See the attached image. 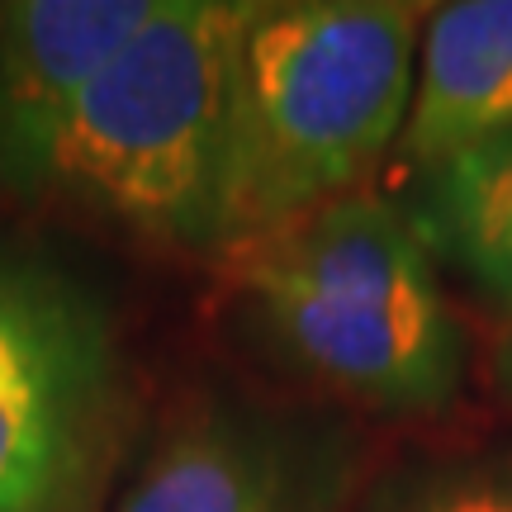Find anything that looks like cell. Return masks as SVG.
<instances>
[{"label": "cell", "instance_id": "cell-8", "mask_svg": "<svg viewBox=\"0 0 512 512\" xmlns=\"http://www.w3.org/2000/svg\"><path fill=\"white\" fill-rule=\"evenodd\" d=\"M413 223L427 247L446 252L479 290L512 309V128L427 166Z\"/></svg>", "mask_w": 512, "mask_h": 512}, {"label": "cell", "instance_id": "cell-5", "mask_svg": "<svg viewBox=\"0 0 512 512\" xmlns=\"http://www.w3.org/2000/svg\"><path fill=\"white\" fill-rule=\"evenodd\" d=\"M503 128H512V0L441 5L403 124L408 157L432 166Z\"/></svg>", "mask_w": 512, "mask_h": 512}, {"label": "cell", "instance_id": "cell-1", "mask_svg": "<svg viewBox=\"0 0 512 512\" xmlns=\"http://www.w3.org/2000/svg\"><path fill=\"white\" fill-rule=\"evenodd\" d=\"M422 5H247L233 57L223 247L266 238L351 195L413 105Z\"/></svg>", "mask_w": 512, "mask_h": 512}, {"label": "cell", "instance_id": "cell-9", "mask_svg": "<svg viewBox=\"0 0 512 512\" xmlns=\"http://www.w3.org/2000/svg\"><path fill=\"white\" fill-rule=\"evenodd\" d=\"M105 366L110 337L91 294L48 261L0 247V384Z\"/></svg>", "mask_w": 512, "mask_h": 512}, {"label": "cell", "instance_id": "cell-2", "mask_svg": "<svg viewBox=\"0 0 512 512\" xmlns=\"http://www.w3.org/2000/svg\"><path fill=\"white\" fill-rule=\"evenodd\" d=\"M247 5L157 0L62 128L53 190L143 238L223 247L233 57Z\"/></svg>", "mask_w": 512, "mask_h": 512}, {"label": "cell", "instance_id": "cell-6", "mask_svg": "<svg viewBox=\"0 0 512 512\" xmlns=\"http://www.w3.org/2000/svg\"><path fill=\"white\" fill-rule=\"evenodd\" d=\"M105 389L110 366L0 384V512H72L100 446Z\"/></svg>", "mask_w": 512, "mask_h": 512}, {"label": "cell", "instance_id": "cell-3", "mask_svg": "<svg viewBox=\"0 0 512 512\" xmlns=\"http://www.w3.org/2000/svg\"><path fill=\"white\" fill-rule=\"evenodd\" d=\"M238 252L261 323L304 370L375 408L451 399L460 337L399 204L342 195Z\"/></svg>", "mask_w": 512, "mask_h": 512}, {"label": "cell", "instance_id": "cell-4", "mask_svg": "<svg viewBox=\"0 0 512 512\" xmlns=\"http://www.w3.org/2000/svg\"><path fill=\"white\" fill-rule=\"evenodd\" d=\"M157 0H10L0 5V185L53 195L62 128L100 67Z\"/></svg>", "mask_w": 512, "mask_h": 512}, {"label": "cell", "instance_id": "cell-7", "mask_svg": "<svg viewBox=\"0 0 512 512\" xmlns=\"http://www.w3.org/2000/svg\"><path fill=\"white\" fill-rule=\"evenodd\" d=\"M119 512H294V475L271 432L209 418L147 465Z\"/></svg>", "mask_w": 512, "mask_h": 512}, {"label": "cell", "instance_id": "cell-10", "mask_svg": "<svg viewBox=\"0 0 512 512\" xmlns=\"http://www.w3.org/2000/svg\"><path fill=\"white\" fill-rule=\"evenodd\" d=\"M399 512H512V470H451L403 498Z\"/></svg>", "mask_w": 512, "mask_h": 512}]
</instances>
